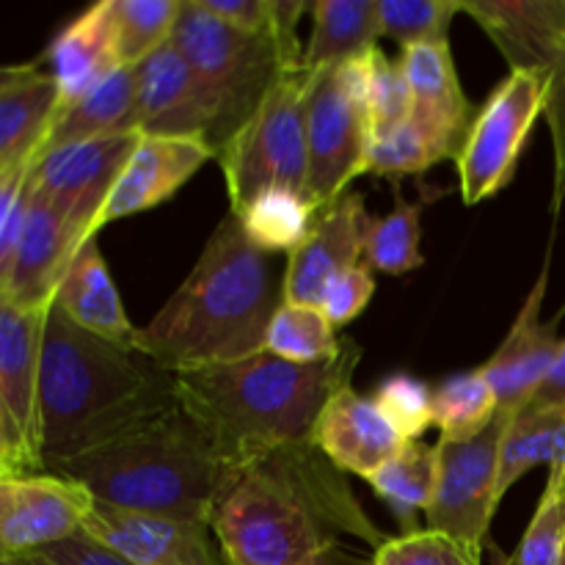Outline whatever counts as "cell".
I'll list each match as a JSON object with an SVG mask.
<instances>
[{
	"label": "cell",
	"mask_w": 565,
	"mask_h": 565,
	"mask_svg": "<svg viewBox=\"0 0 565 565\" xmlns=\"http://www.w3.org/2000/svg\"><path fill=\"white\" fill-rule=\"evenodd\" d=\"M500 401L483 367L456 373L434 390V425L441 441H469L500 417Z\"/></svg>",
	"instance_id": "obj_31"
},
{
	"label": "cell",
	"mask_w": 565,
	"mask_h": 565,
	"mask_svg": "<svg viewBox=\"0 0 565 565\" xmlns=\"http://www.w3.org/2000/svg\"><path fill=\"white\" fill-rule=\"evenodd\" d=\"M511 70H535L546 83L552 136V213L565 204V0H461Z\"/></svg>",
	"instance_id": "obj_9"
},
{
	"label": "cell",
	"mask_w": 565,
	"mask_h": 565,
	"mask_svg": "<svg viewBox=\"0 0 565 565\" xmlns=\"http://www.w3.org/2000/svg\"><path fill=\"white\" fill-rule=\"evenodd\" d=\"M367 108L373 138H390L412 119V86L401 58H390L381 47L370 50Z\"/></svg>",
	"instance_id": "obj_36"
},
{
	"label": "cell",
	"mask_w": 565,
	"mask_h": 565,
	"mask_svg": "<svg viewBox=\"0 0 565 565\" xmlns=\"http://www.w3.org/2000/svg\"><path fill=\"white\" fill-rule=\"evenodd\" d=\"M182 0H110L116 55L121 66H138L171 39Z\"/></svg>",
	"instance_id": "obj_34"
},
{
	"label": "cell",
	"mask_w": 565,
	"mask_h": 565,
	"mask_svg": "<svg viewBox=\"0 0 565 565\" xmlns=\"http://www.w3.org/2000/svg\"><path fill=\"white\" fill-rule=\"evenodd\" d=\"M202 9L230 25L241 28L248 33H268L270 31V6L268 0H199Z\"/></svg>",
	"instance_id": "obj_43"
},
{
	"label": "cell",
	"mask_w": 565,
	"mask_h": 565,
	"mask_svg": "<svg viewBox=\"0 0 565 565\" xmlns=\"http://www.w3.org/2000/svg\"><path fill=\"white\" fill-rule=\"evenodd\" d=\"M141 132L94 138L36 160L33 191L47 199L83 237H97V218Z\"/></svg>",
	"instance_id": "obj_14"
},
{
	"label": "cell",
	"mask_w": 565,
	"mask_h": 565,
	"mask_svg": "<svg viewBox=\"0 0 565 565\" xmlns=\"http://www.w3.org/2000/svg\"><path fill=\"white\" fill-rule=\"evenodd\" d=\"M281 303L276 254L254 246L241 218L226 213L185 281L141 329V351L171 373L248 359L265 351Z\"/></svg>",
	"instance_id": "obj_3"
},
{
	"label": "cell",
	"mask_w": 565,
	"mask_h": 565,
	"mask_svg": "<svg viewBox=\"0 0 565 565\" xmlns=\"http://www.w3.org/2000/svg\"><path fill=\"white\" fill-rule=\"evenodd\" d=\"M373 397L392 428L406 441H419L425 430L434 425V390L414 375H390L381 381Z\"/></svg>",
	"instance_id": "obj_37"
},
{
	"label": "cell",
	"mask_w": 565,
	"mask_h": 565,
	"mask_svg": "<svg viewBox=\"0 0 565 565\" xmlns=\"http://www.w3.org/2000/svg\"><path fill=\"white\" fill-rule=\"evenodd\" d=\"M235 215L254 246L268 254L290 257L307 241L320 213L309 202L307 193L292 191V188H268Z\"/></svg>",
	"instance_id": "obj_30"
},
{
	"label": "cell",
	"mask_w": 565,
	"mask_h": 565,
	"mask_svg": "<svg viewBox=\"0 0 565 565\" xmlns=\"http://www.w3.org/2000/svg\"><path fill=\"white\" fill-rule=\"evenodd\" d=\"M430 166H436L434 152H430L423 132L408 119V125L392 132L390 138H373L370 141L367 160H364V174L397 180V177L406 174H425Z\"/></svg>",
	"instance_id": "obj_40"
},
{
	"label": "cell",
	"mask_w": 565,
	"mask_h": 565,
	"mask_svg": "<svg viewBox=\"0 0 565 565\" xmlns=\"http://www.w3.org/2000/svg\"><path fill=\"white\" fill-rule=\"evenodd\" d=\"M127 132H138L136 66H125V70L114 72L108 81L92 88L86 97L61 108V116L55 119L36 160L47 158L50 152L70 147V143L127 136Z\"/></svg>",
	"instance_id": "obj_26"
},
{
	"label": "cell",
	"mask_w": 565,
	"mask_h": 565,
	"mask_svg": "<svg viewBox=\"0 0 565 565\" xmlns=\"http://www.w3.org/2000/svg\"><path fill=\"white\" fill-rule=\"evenodd\" d=\"M375 296V279L373 270L364 263L353 265V268L342 270L340 276L329 281V287L323 290V298H320L318 307L323 309L326 318L340 329V326H348L351 320H356L359 315L367 309V303L373 301Z\"/></svg>",
	"instance_id": "obj_41"
},
{
	"label": "cell",
	"mask_w": 565,
	"mask_h": 565,
	"mask_svg": "<svg viewBox=\"0 0 565 565\" xmlns=\"http://www.w3.org/2000/svg\"><path fill=\"white\" fill-rule=\"evenodd\" d=\"M370 53L345 64L312 70L307 88V196L318 213L334 204L351 182L364 177L370 141Z\"/></svg>",
	"instance_id": "obj_8"
},
{
	"label": "cell",
	"mask_w": 565,
	"mask_h": 565,
	"mask_svg": "<svg viewBox=\"0 0 565 565\" xmlns=\"http://www.w3.org/2000/svg\"><path fill=\"white\" fill-rule=\"evenodd\" d=\"M61 108L64 97L50 70L36 64L0 70V174L36 163Z\"/></svg>",
	"instance_id": "obj_23"
},
{
	"label": "cell",
	"mask_w": 565,
	"mask_h": 565,
	"mask_svg": "<svg viewBox=\"0 0 565 565\" xmlns=\"http://www.w3.org/2000/svg\"><path fill=\"white\" fill-rule=\"evenodd\" d=\"M177 403V373L143 351L88 334L50 303L39 375L44 472L152 423Z\"/></svg>",
	"instance_id": "obj_2"
},
{
	"label": "cell",
	"mask_w": 565,
	"mask_h": 565,
	"mask_svg": "<svg viewBox=\"0 0 565 565\" xmlns=\"http://www.w3.org/2000/svg\"><path fill=\"white\" fill-rule=\"evenodd\" d=\"M47 312L0 303V478L44 472L39 375Z\"/></svg>",
	"instance_id": "obj_11"
},
{
	"label": "cell",
	"mask_w": 565,
	"mask_h": 565,
	"mask_svg": "<svg viewBox=\"0 0 565 565\" xmlns=\"http://www.w3.org/2000/svg\"><path fill=\"white\" fill-rule=\"evenodd\" d=\"M524 408H565V342L555 367H552L550 379L544 381L539 395H535Z\"/></svg>",
	"instance_id": "obj_44"
},
{
	"label": "cell",
	"mask_w": 565,
	"mask_h": 565,
	"mask_svg": "<svg viewBox=\"0 0 565 565\" xmlns=\"http://www.w3.org/2000/svg\"><path fill=\"white\" fill-rule=\"evenodd\" d=\"M439 475V452L436 445L408 441L392 461L375 469L367 478L373 494L390 508L403 535L419 533V513H428Z\"/></svg>",
	"instance_id": "obj_29"
},
{
	"label": "cell",
	"mask_w": 565,
	"mask_h": 565,
	"mask_svg": "<svg viewBox=\"0 0 565 565\" xmlns=\"http://www.w3.org/2000/svg\"><path fill=\"white\" fill-rule=\"evenodd\" d=\"M309 565H362L356 561V557L348 555L342 546H334V550H329L326 555H320L318 561H312Z\"/></svg>",
	"instance_id": "obj_45"
},
{
	"label": "cell",
	"mask_w": 565,
	"mask_h": 565,
	"mask_svg": "<svg viewBox=\"0 0 565 565\" xmlns=\"http://www.w3.org/2000/svg\"><path fill=\"white\" fill-rule=\"evenodd\" d=\"M546 489L557 491V494H565V467L557 475H552V478H546Z\"/></svg>",
	"instance_id": "obj_46"
},
{
	"label": "cell",
	"mask_w": 565,
	"mask_h": 565,
	"mask_svg": "<svg viewBox=\"0 0 565 565\" xmlns=\"http://www.w3.org/2000/svg\"><path fill=\"white\" fill-rule=\"evenodd\" d=\"M423 204L408 202L395 185V204L386 215H375L364 241L362 263L386 276H403L423 268Z\"/></svg>",
	"instance_id": "obj_32"
},
{
	"label": "cell",
	"mask_w": 565,
	"mask_h": 565,
	"mask_svg": "<svg viewBox=\"0 0 565 565\" xmlns=\"http://www.w3.org/2000/svg\"><path fill=\"white\" fill-rule=\"evenodd\" d=\"M265 351L296 364H323L345 351L337 340V326L315 303L285 301L274 315Z\"/></svg>",
	"instance_id": "obj_33"
},
{
	"label": "cell",
	"mask_w": 565,
	"mask_h": 565,
	"mask_svg": "<svg viewBox=\"0 0 565 565\" xmlns=\"http://www.w3.org/2000/svg\"><path fill=\"white\" fill-rule=\"evenodd\" d=\"M370 224L373 215L364 207V196L359 191L342 193L334 204H329L318 215L307 241L287 257L281 279L285 301L318 307L329 281L364 257Z\"/></svg>",
	"instance_id": "obj_18"
},
{
	"label": "cell",
	"mask_w": 565,
	"mask_h": 565,
	"mask_svg": "<svg viewBox=\"0 0 565 565\" xmlns=\"http://www.w3.org/2000/svg\"><path fill=\"white\" fill-rule=\"evenodd\" d=\"M36 557H42V561L50 565H136L127 561L125 555H119L116 550L105 546L103 541L92 539L86 530L72 535V539L61 541V544L47 546V550L39 552Z\"/></svg>",
	"instance_id": "obj_42"
},
{
	"label": "cell",
	"mask_w": 565,
	"mask_h": 565,
	"mask_svg": "<svg viewBox=\"0 0 565 565\" xmlns=\"http://www.w3.org/2000/svg\"><path fill=\"white\" fill-rule=\"evenodd\" d=\"M86 241L88 237H83L47 199L33 191L11 268L0 276V303L50 309L66 265Z\"/></svg>",
	"instance_id": "obj_19"
},
{
	"label": "cell",
	"mask_w": 565,
	"mask_h": 565,
	"mask_svg": "<svg viewBox=\"0 0 565 565\" xmlns=\"http://www.w3.org/2000/svg\"><path fill=\"white\" fill-rule=\"evenodd\" d=\"M379 0H315L312 36L303 50V70L345 64L379 47Z\"/></svg>",
	"instance_id": "obj_27"
},
{
	"label": "cell",
	"mask_w": 565,
	"mask_h": 565,
	"mask_svg": "<svg viewBox=\"0 0 565 565\" xmlns=\"http://www.w3.org/2000/svg\"><path fill=\"white\" fill-rule=\"evenodd\" d=\"M53 303L88 334L99 337L110 345L141 351V329L132 326L125 307H121L119 290H116L114 276L105 265L97 237H88L77 248L72 263L66 265L64 276H61Z\"/></svg>",
	"instance_id": "obj_24"
},
{
	"label": "cell",
	"mask_w": 565,
	"mask_h": 565,
	"mask_svg": "<svg viewBox=\"0 0 565 565\" xmlns=\"http://www.w3.org/2000/svg\"><path fill=\"white\" fill-rule=\"evenodd\" d=\"M0 565H36L33 557H0Z\"/></svg>",
	"instance_id": "obj_47"
},
{
	"label": "cell",
	"mask_w": 565,
	"mask_h": 565,
	"mask_svg": "<svg viewBox=\"0 0 565 565\" xmlns=\"http://www.w3.org/2000/svg\"><path fill=\"white\" fill-rule=\"evenodd\" d=\"M44 61L58 81L64 108L86 97L92 88L108 81L114 72L125 70L119 64V55H116L110 0H99L81 17H75L70 25L61 28Z\"/></svg>",
	"instance_id": "obj_25"
},
{
	"label": "cell",
	"mask_w": 565,
	"mask_h": 565,
	"mask_svg": "<svg viewBox=\"0 0 565 565\" xmlns=\"http://www.w3.org/2000/svg\"><path fill=\"white\" fill-rule=\"evenodd\" d=\"M546 110V83L535 70H511L478 108L456 158L458 193L467 207L500 193L516 177L519 160Z\"/></svg>",
	"instance_id": "obj_10"
},
{
	"label": "cell",
	"mask_w": 565,
	"mask_h": 565,
	"mask_svg": "<svg viewBox=\"0 0 565 565\" xmlns=\"http://www.w3.org/2000/svg\"><path fill=\"white\" fill-rule=\"evenodd\" d=\"M138 132L199 138L213 147V108L174 42L136 66Z\"/></svg>",
	"instance_id": "obj_20"
},
{
	"label": "cell",
	"mask_w": 565,
	"mask_h": 565,
	"mask_svg": "<svg viewBox=\"0 0 565 565\" xmlns=\"http://www.w3.org/2000/svg\"><path fill=\"white\" fill-rule=\"evenodd\" d=\"M226 461L196 419L177 403L152 423L61 463L99 505L143 516L207 522Z\"/></svg>",
	"instance_id": "obj_5"
},
{
	"label": "cell",
	"mask_w": 565,
	"mask_h": 565,
	"mask_svg": "<svg viewBox=\"0 0 565 565\" xmlns=\"http://www.w3.org/2000/svg\"><path fill=\"white\" fill-rule=\"evenodd\" d=\"M215 158V149L199 138L177 136H138L130 160L121 169L108 202L97 218V232L110 221L143 213L158 204L169 202L207 160Z\"/></svg>",
	"instance_id": "obj_21"
},
{
	"label": "cell",
	"mask_w": 565,
	"mask_h": 565,
	"mask_svg": "<svg viewBox=\"0 0 565 565\" xmlns=\"http://www.w3.org/2000/svg\"><path fill=\"white\" fill-rule=\"evenodd\" d=\"M508 565H565V494L544 489Z\"/></svg>",
	"instance_id": "obj_38"
},
{
	"label": "cell",
	"mask_w": 565,
	"mask_h": 565,
	"mask_svg": "<svg viewBox=\"0 0 565 565\" xmlns=\"http://www.w3.org/2000/svg\"><path fill=\"white\" fill-rule=\"evenodd\" d=\"M342 475L315 441L226 469L207 524L230 565H309L340 546L337 533L384 546Z\"/></svg>",
	"instance_id": "obj_1"
},
{
	"label": "cell",
	"mask_w": 565,
	"mask_h": 565,
	"mask_svg": "<svg viewBox=\"0 0 565 565\" xmlns=\"http://www.w3.org/2000/svg\"><path fill=\"white\" fill-rule=\"evenodd\" d=\"M508 419L511 414L500 412V417L475 439H439L436 445L439 475H436L434 502L425 513V522H428V530L456 539L475 557H483L491 519L500 508L497 478H500V445Z\"/></svg>",
	"instance_id": "obj_12"
},
{
	"label": "cell",
	"mask_w": 565,
	"mask_h": 565,
	"mask_svg": "<svg viewBox=\"0 0 565 565\" xmlns=\"http://www.w3.org/2000/svg\"><path fill=\"white\" fill-rule=\"evenodd\" d=\"M401 61L412 86V125L425 136L436 163L456 160L478 110L458 81L450 42L414 44Z\"/></svg>",
	"instance_id": "obj_16"
},
{
	"label": "cell",
	"mask_w": 565,
	"mask_h": 565,
	"mask_svg": "<svg viewBox=\"0 0 565 565\" xmlns=\"http://www.w3.org/2000/svg\"><path fill=\"white\" fill-rule=\"evenodd\" d=\"M362 348L323 364H296L263 351L248 359L177 373V401L210 436L226 467L287 445L312 441L320 412L351 386Z\"/></svg>",
	"instance_id": "obj_4"
},
{
	"label": "cell",
	"mask_w": 565,
	"mask_h": 565,
	"mask_svg": "<svg viewBox=\"0 0 565 565\" xmlns=\"http://www.w3.org/2000/svg\"><path fill=\"white\" fill-rule=\"evenodd\" d=\"M312 441L340 472L364 480L408 445L384 417L375 397H364L353 386H342L331 395L315 425Z\"/></svg>",
	"instance_id": "obj_22"
},
{
	"label": "cell",
	"mask_w": 565,
	"mask_h": 565,
	"mask_svg": "<svg viewBox=\"0 0 565 565\" xmlns=\"http://www.w3.org/2000/svg\"><path fill=\"white\" fill-rule=\"evenodd\" d=\"M171 42L213 108L215 154L290 72L274 33L241 31L202 9L199 0H182Z\"/></svg>",
	"instance_id": "obj_6"
},
{
	"label": "cell",
	"mask_w": 565,
	"mask_h": 565,
	"mask_svg": "<svg viewBox=\"0 0 565 565\" xmlns=\"http://www.w3.org/2000/svg\"><path fill=\"white\" fill-rule=\"evenodd\" d=\"M456 14H461V0H379L381 33L403 50L447 42Z\"/></svg>",
	"instance_id": "obj_35"
},
{
	"label": "cell",
	"mask_w": 565,
	"mask_h": 565,
	"mask_svg": "<svg viewBox=\"0 0 565 565\" xmlns=\"http://www.w3.org/2000/svg\"><path fill=\"white\" fill-rule=\"evenodd\" d=\"M94 508L92 491L66 475L0 478V557H36L83 533Z\"/></svg>",
	"instance_id": "obj_13"
},
{
	"label": "cell",
	"mask_w": 565,
	"mask_h": 565,
	"mask_svg": "<svg viewBox=\"0 0 565 565\" xmlns=\"http://www.w3.org/2000/svg\"><path fill=\"white\" fill-rule=\"evenodd\" d=\"M312 70L281 75L252 119L218 149L221 171L230 191V213H241L268 188L307 193V88Z\"/></svg>",
	"instance_id": "obj_7"
},
{
	"label": "cell",
	"mask_w": 565,
	"mask_h": 565,
	"mask_svg": "<svg viewBox=\"0 0 565 565\" xmlns=\"http://www.w3.org/2000/svg\"><path fill=\"white\" fill-rule=\"evenodd\" d=\"M546 467L550 478L565 467V408H522L511 414L500 445L497 500L533 469Z\"/></svg>",
	"instance_id": "obj_28"
},
{
	"label": "cell",
	"mask_w": 565,
	"mask_h": 565,
	"mask_svg": "<svg viewBox=\"0 0 565 565\" xmlns=\"http://www.w3.org/2000/svg\"><path fill=\"white\" fill-rule=\"evenodd\" d=\"M373 565H480V557L436 530L397 535L373 552Z\"/></svg>",
	"instance_id": "obj_39"
},
{
	"label": "cell",
	"mask_w": 565,
	"mask_h": 565,
	"mask_svg": "<svg viewBox=\"0 0 565 565\" xmlns=\"http://www.w3.org/2000/svg\"><path fill=\"white\" fill-rule=\"evenodd\" d=\"M33 561H36V565H50V563H44L42 557H33Z\"/></svg>",
	"instance_id": "obj_48"
},
{
	"label": "cell",
	"mask_w": 565,
	"mask_h": 565,
	"mask_svg": "<svg viewBox=\"0 0 565 565\" xmlns=\"http://www.w3.org/2000/svg\"><path fill=\"white\" fill-rule=\"evenodd\" d=\"M546 285H550V257H546L535 285L530 287L527 298H524L516 320L508 329L502 345L483 364V373L489 375L497 401H500V408L505 414L522 412L539 395V390L550 379L552 367H555L557 356L563 351L565 340L555 334L557 323L541 320Z\"/></svg>",
	"instance_id": "obj_17"
},
{
	"label": "cell",
	"mask_w": 565,
	"mask_h": 565,
	"mask_svg": "<svg viewBox=\"0 0 565 565\" xmlns=\"http://www.w3.org/2000/svg\"><path fill=\"white\" fill-rule=\"evenodd\" d=\"M83 530L136 565H230L207 522L143 516L97 502Z\"/></svg>",
	"instance_id": "obj_15"
}]
</instances>
